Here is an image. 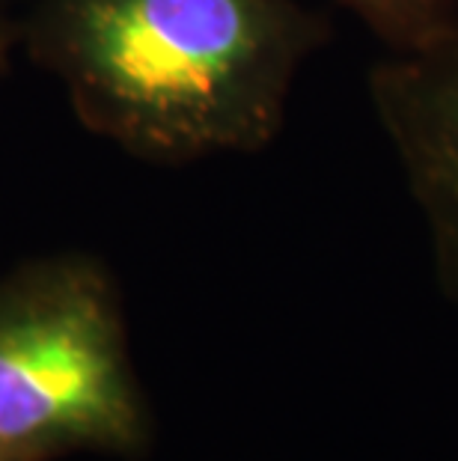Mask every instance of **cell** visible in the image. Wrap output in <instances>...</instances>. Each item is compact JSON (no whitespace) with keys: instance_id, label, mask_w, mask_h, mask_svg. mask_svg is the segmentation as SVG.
<instances>
[{"instance_id":"cell-1","label":"cell","mask_w":458,"mask_h":461,"mask_svg":"<svg viewBox=\"0 0 458 461\" xmlns=\"http://www.w3.org/2000/svg\"><path fill=\"white\" fill-rule=\"evenodd\" d=\"M325 36L295 0H48L36 51L93 131L193 161L274 140Z\"/></svg>"},{"instance_id":"cell-2","label":"cell","mask_w":458,"mask_h":461,"mask_svg":"<svg viewBox=\"0 0 458 461\" xmlns=\"http://www.w3.org/2000/svg\"><path fill=\"white\" fill-rule=\"evenodd\" d=\"M149 417L107 274L90 259L24 265L0 283V456L140 453Z\"/></svg>"},{"instance_id":"cell-3","label":"cell","mask_w":458,"mask_h":461,"mask_svg":"<svg viewBox=\"0 0 458 461\" xmlns=\"http://www.w3.org/2000/svg\"><path fill=\"white\" fill-rule=\"evenodd\" d=\"M369 102L420 209L437 280L458 307V22L417 51L378 60Z\"/></svg>"},{"instance_id":"cell-4","label":"cell","mask_w":458,"mask_h":461,"mask_svg":"<svg viewBox=\"0 0 458 461\" xmlns=\"http://www.w3.org/2000/svg\"><path fill=\"white\" fill-rule=\"evenodd\" d=\"M373 31L387 51H417L458 22V0H339Z\"/></svg>"},{"instance_id":"cell-5","label":"cell","mask_w":458,"mask_h":461,"mask_svg":"<svg viewBox=\"0 0 458 461\" xmlns=\"http://www.w3.org/2000/svg\"><path fill=\"white\" fill-rule=\"evenodd\" d=\"M0 461H9V458H4V456H0Z\"/></svg>"}]
</instances>
